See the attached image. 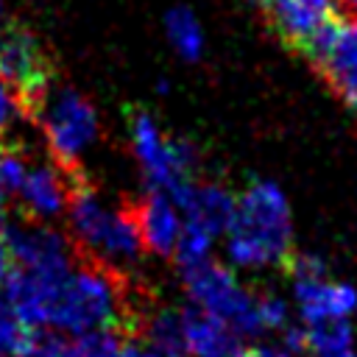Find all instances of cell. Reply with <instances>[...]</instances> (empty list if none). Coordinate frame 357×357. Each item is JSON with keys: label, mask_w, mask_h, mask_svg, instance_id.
<instances>
[{"label": "cell", "mask_w": 357, "mask_h": 357, "mask_svg": "<svg viewBox=\"0 0 357 357\" xmlns=\"http://www.w3.org/2000/svg\"><path fill=\"white\" fill-rule=\"evenodd\" d=\"M304 346L312 357H351L354 354V332L349 321H321L307 324Z\"/></svg>", "instance_id": "2e32d148"}, {"label": "cell", "mask_w": 357, "mask_h": 357, "mask_svg": "<svg viewBox=\"0 0 357 357\" xmlns=\"http://www.w3.org/2000/svg\"><path fill=\"white\" fill-rule=\"evenodd\" d=\"M0 33H3V0H0Z\"/></svg>", "instance_id": "83f0119b"}, {"label": "cell", "mask_w": 357, "mask_h": 357, "mask_svg": "<svg viewBox=\"0 0 357 357\" xmlns=\"http://www.w3.org/2000/svg\"><path fill=\"white\" fill-rule=\"evenodd\" d=\"M131 215H134V223L139 229L142 245L148 251L162 254V257L176 251V243H178L181 229H184V218L167 192L148 190L142 195V201L131 206Z\"/></svg>", "instance_id": "9c48e42d"}, {"label": "cell", "mask_w": 357, "mask_h": 357, "mask_svg": "<svg viewBox=\"0 0 357 357\" xmlns=\"http://www.w3.org/2000/svg\"><path fill=\"white\" fill-rule=\"evenodd\" d=\"M176 206L181 209V218L187 223L201 226L204 231L218 237V234H226V229L234 218L237 195H231L220 184H198L195 181L176 198Z\"/></svg>", "instance_id": "7c38bea8"}, {"label": "cell", "mask_w": 357, "mask_h": 357, "mask_svg": "<svg viewBox=\"0 0 357 357\" xmlns=\"http://www.w3.org/2000/svg\"><path fill=\"white\" fill-rule=\"evenodd\" d=\"M184 284H187L192 307L215 315L237 335L262 332L259 312H257V296L248 293L226 265L206 259L184 271Z\"/></svg>", "instance_id": "8992f818"}, {"label": "cell", "mask_w": 357, "mask_h": 357, "mask_svg": "<svg viewBox=\"0 0 357 357\" xmlns=\"http://www.w3.org/2000/svg\"><path fill=\"white\" fill-rule=\"evenodd\" d=\"M243 357H293V354L284 351L282 346H268V343H262V346H251V349H245Z\"/></svg>", "instance_id": "603a6c76"}, {"label": "cell", "mask_w": 357, "mask_h": 357, "mask_svg": "<svg viewBox=\"0 0 357 357\" xmlns=\"http://www.w3.org/2000/svg\"><path fill=\"white\" fill-rule=\"evenodd\" d=\"M142 335L148 337V349L156 357H190L184 318L181 310H156L142 318Z\"/></svg>", "instance_id": "9a60e30c"}, {"label": "cell", "mask_w": 357, "mask_h": 357, "mask_svg": "<svg viewBox=\"0 0 357 357\" xmlns=\"http://www.w3.org/2000/svg\"><path fill=\"white\" fill-rule=\"evenodd\" d=\"M165 33H167L170 45L176 47V53L181 59H187V61L201 59V53H204V28H201L192 8L173 6L165 14Z\"/></svg>", "instance_id": "e0dca14e"}, {"label": "cell", "mask_w": 357, "mask_h": 357, "mask_svg": "<svg viewBox=\"0 0 357 357\" xmlns=\"http://www.w3.org/2000/svg\"><path fill=\"white\" fill-rule=\"evenodd\" d=\"M67 220L84 257L103 262L120 273L126 265L137 262L145 251L131 206L109 209L81 176L73 181V190H70Z\"/></svg>", "instance_id": "3957f363"}, {"label": "cell", "mask_w": 357, "mask_h": 357, "mask_svg": "<svg viewBox=\"0 0 357 357\" xmlns=\"http://www.w3.org/2000/svg\"><path fill=\"white\" fill-rule=\"evenodd\" d=\"M181 318L190 357H243L245 349L240 343V335L215 315L198 307H187L181 310Z\"/></svg>", "instance_id": "4fadbf2b"}, {"label": "cell", "mask_w": 357, "mask_h": 357, "mask_svg": "<svg viewBox=\"0 0 357 357\" xmlns=\"http://www.w3.org/2000/svg\"><path fill=\"white\" fill-rule=\"evenodd\" d=\"M251 3H257V6H265V0H251Z\"/></svg>", "instance_id": "f1b7e54d"}, {"label": "cell", "mask_w": 357, "mask_h": 357, "mask_svg": "<svg viewBox=\"0 0 357 357\" xmlns=\"http://www.w3.org/2000/svg\"><path fill=\"white\" fill-rule=\"evenodd\" d=\"M293 296L307 324L349 321L351 312L357 310V290L351 284L332 282L326 276L310 282H293Z\"/></svg>", "instance_id": "8fae6325"}, {"label": "cell", "mask_w": 357, "mask_h": 357, "mask_svg": "<svg viewBox=\"0 0 357 357\" xmlns=\"http://www.w3.org/2000/svg\"><path fill=\"white\" fill-rule=\"evenodd\" d=\"M17 98H14V92L0 81V145L6 142V134H8V128H11V123H14V114H17Z\"/></svg>", "instance_id": "7402d4cb"}, {"label": "cell", "mask_w": 357, "mask_h": 357, "mask_svg": "<svg viewBox=\"0 0 357 357\" xmlns=\"http://www.w3.org/2000/svg\"><path fill=\"white\" fill-rule=\"evenodd\" d=\"M131 148L142 165L145 178L151 181V190L167 192L176 201L190 184H195V170L201 162L198 151L187 139L165 137L148 112L131 114Z\"/></svg>", "instance_id": "5b68a950"}, {"label": "cell", "mask_w": 357, "mask_h": 357, "mask_svg": "<svg viewBox=\"0 0 357 357\" xmlns=\"http://www.w3.org/2000/svg\"><path fill=\"white\" fill-rule=\"evenodd\" d=\"M33 117L42 126L53 162L67 173H78V159L95 145L100 131L95 106L75 89L50 86Z\"/></svg>", "instance_id": "277c9868"}, {"label": "cell", "mask_w": 357, "mask_h": 357, "mask_svg": "<svg viewBox=\"0 0 357 357\" xmlns=\"http://www.w3.org/2000/svg\"><path fill=\"white\" fill-rule=\"evenodd\" d=\"M75 178H78V173H67L59 165L28 167V176L17 192L22 201V209L36 220H47V218L61 215L67 209L70 190H73Z\"/></svg>", "instance_id": "30bf717a"}, {"label": "cell", "mask_w": 357, "mask_h": 357, "mask_svg": "<svg viewBox=\"0 0 357 357\" xmlns=\"http://www.w3.org/2000/svg\"><path fill=\"white\" fill-rule=\"evenodd\" d=\"M6 195H8V192L0 187V218H3V212H6Z\"/></svg>", "instance_id": "4316f807"}, {"label": "cell", "mask_w": 357, "mask_h": 357, "mask_svg": "<svg viewBox=\"0 0 357 357\" xmlns=\"http://www.w3.org/2000/svg\"><path fill=\"white\" fill-rule=\"evenodd\" d=\"M226 251L243 268L287 262L293 254V220L279 184L251 181L237 195L234 218L226 229Z\"/></svg>", "instance_id": "7a4b0ae2"}, {"label": "cell", "mask_w": 357, "mask_h": 357, "mask_svg": "<svg viewBox=\"0 0 357 357\" xmlns=\"http://www.w3.org/2000/svg\"><path fill=\"white\" fill-rule=\"evenodd\" d=\"M8 273H11V251H8V243H6V237L0 231V287L6 284Z\"/></svg>", "instance_id": "d4e9b609"}, {"label": "cell", "mask_w": 357, "mask_h": 357, "mask_svg": "<svg viewBox=\"0 0 357 357\" xmlns=\"http://www.w3.org/2000/svg\"><path fill=\"white\" fill-rule=\"evenodd\" d=\"M25 176H28V165H25L22 153L17 148H11L8 142H3L0 145V187L8 195L11 192L17 195L20 187H22V181H25Z\"/></svg>", "instance_id": "ffe728a7"}, {"label": "cell", "mask_w": 357, "mask_h": 357, "mask_svg": "<svg viewBox=\"0 0 357 357\" xmlns=\"http://www.w3.org/2000/svg\"><path fill=\"white\" fill-rule=\"evenodd\" d=\"M114 357H156V354H153L148 346H139V343H134V340H126V343L117 346Z\"/></svg>", "instance_id": "cb8c5ba5"}, {"label": "cell", "mask_w": 357, "mask_h": 357, "mask_svg": "<svg viewBox=\"0 0 357 357\" xmlns=\"http://www.w3.org/2000/svg\"><path fill=\"white\" fill-rule=\"evenodd\" d=\"M137 321L142 318L126 293L123 273L84 257L50 296L42 326H56L64 335L81 337L92 332H131Z\"/></svg>", "instance_id": "6da1fadb"}, {"label": "cell", "mask_w": 357, "mask_h": 357, "mask_svg": "<svg viewBox=\"0 0 357 357\" xmlns=\"http://www.w3.org/2000/svg\"><path fill=\"white\" fill-rule=\"evenodd\" d=\"M326 84L351 106H357V22L335 17L304 47Z\"/></svg>", "instance_id": "ba28073f"}, {"label": "cell", "mask_w": 357, "mask_h": 357, "mask_svg": "<svg viewBox=\"0 0 357 357\" xmlns=\"http://www.w3.org/2000/svg\"><path fill=\"white\" fill-rule=\"evenodd\" d=\"M257 312H259V326H262V332L287 329V304H284L279 296H273V293L257 296Z\"/></svg>", "instance_id": "44dd1931"}, {"label": "cell", "mask_w": 357, "mask_h": 357, "mask_svg": "<svg viewBox=\"0 0 357 357\" xmlns=\"http://www.w3.org/2000/svg\"><path fill=\"white\" fill-rule=\"evenodd\" d=\"M212 240H215V237H212L209 231H204L201 226H192V223L184 220L181 237H178L176 251H173V257H176V262L181 265V271H190V268L206 262V259H209Z\"/></svg>", "instance_id": "d6986e66"}, {"label": "cell", "mask_w": 357, "mask_h": 357, "mask_svg": "<svg viewBox=\"0 0 357 357\" xmlns=\"http://www.w3.org/2000/svg\"><path fill=\"white\" fill-rule=\"evenodd\" d=\"M36 343V329L28 326L8 301L0 307V357H28Z\"/></svg>", "instance_id": "ac0fdd59"}, {"label": "cell", "mask_w": 357, "mask_h": 357, "mask_svg": "<svg viewBox=\"0 0 357 357\" xmlns=\"http://www.w3.org/2000/svg\"><path fill=\"white\" fill-rule=\"evenodd\" d=\"M0 81L14 92L22 114L33 117L53 86V61L36 33L25 25H8L0 33Z\"/></svg>", "instance_id": "52a82bcc"}, {"label": "cell", "mask_w": 357, "mask_h": 357, "mask_svg": "<svg viewBox=\"0 0 357 357\" xmlns=\"http://www.w3.org/2000/svg\"><path fill=\"white\" fill-rule=\"evenodd\" d=\"M337 3H340V6L354 17V22H357V0H337Z\"/></svg>", "instance_id": "484cf974"}, {"label": "cell", "mask_w": 357, "mask_h": 357, "mask_svg": "<svg viewBox=\"0 0 357 357\" xmlns=\"http://www.w3.org/2000/svg\"><path fill=\"white\" fill-rule=\"evenodd\" d=\"M120 337L114 332H92L81 337L47 335L36 337L28 357H114Z\"/></svg>", "instance_id": "5bb4252c"}]
</instances>
